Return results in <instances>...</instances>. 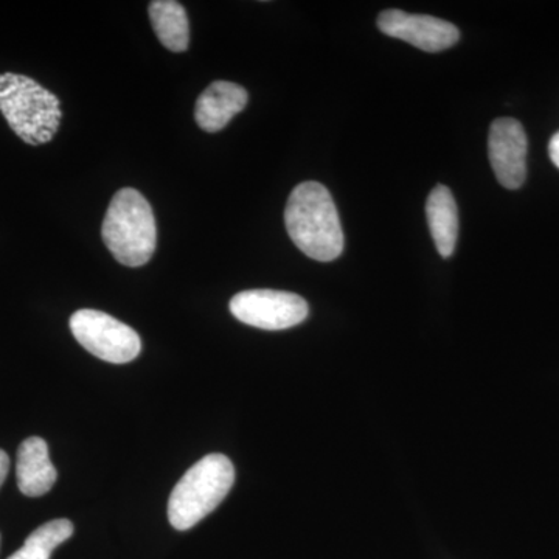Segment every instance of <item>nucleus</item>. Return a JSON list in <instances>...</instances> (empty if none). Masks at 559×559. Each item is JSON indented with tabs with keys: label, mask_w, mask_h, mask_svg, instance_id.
<instances>
[{
	"label": "nucleus",
	"mask_w": 559,
	"mask_h": 559,
	"mask_svg": "<svg viewBox=\"0 0 559 559\" xmlns=\"http://www.w3.org/2000/svg\"><path fill=\"white\" fill-rule=\"evenodd\" d=\"M488 154L500 186L509 190L520 189L527 176V135L520 121L510 117L492 121Z\"/></svg>",
	"instance_id": "nucleus-7"
},
{
	"label": "nucleus",
	"mask_w": 559,
	"mask_h": 559,
	"mask_svg": "<svg viewBox=\"0 0 559 559\" xmlns=\"http://www.w3.org/2000/svg\"><path fill=\"white\" fill-rule=\"evenodd\" d=\"M235 481L234 463L226 455L209 454L173 488L168 521L179 532L190 530L209 516L229 495Z\"/></svg>",
	"instance_id": "nucleus-3"
},
{
	"label": "nucleus",
	"mask_w": 559,
	"mask_h": 559,
	"mask_svg": "<svg viewBox=\"0 0 559 559\" xmlns=\"http://www.w3.org/2000/svg\"><path fill=\"white\" fill-rule=\"evenodd\" d=\"M378 27L384 35L406 40L425 51L450 49L460 38L459 28L451 22L401 10L382 11L378 16Z\"/></svg>",
	"instance_id": "nucleus-8"
},
{
	"label": "nucleus",
	"mask_w": 559,
	"mask_h": 559,
	"mask_svg": "<svg viewBox=\"0 0 559 559\" xmlns=\"http://www.w3.org/2000/svg\"><path fill=\"white\" fill-rule=\"evenodd\" d=\"M230 312L246 325L278 331L299 325L308 318L307 300L297 294L274 289L242 290L230 300Z\"/></svg>",
	"instance_id": "nucleus-6"
},
{
	"label": "nucleus",
	"mask_w": 559,
	"mask_h": 559,
	"mask_svg": "<svg viewBox=\"0 0 559 559\" xmlns=\"http://www.w3.org/2000/svg\"><path fill=\"white\" fill-rule=\"evenodd\" d=\"M285 224L290 240L310 259L333 261L341 257L345 240L340 213L322 183L308 180L293 190Z\"/></svg>",
	"instance_id": "nucleus-1"
},
{
	"label": "nucleus",
	"mask_w": 559,
	"mask_h": 559,
	"mask_svg": "<svg viewBox=\"0 0 559 559\" xmlns=\"http://www.w3.org/2000/svg\"><path fill=\"white\" fill-rule=\"evenodd\" d=\"M75 340L98 359L127 364L138 358L142 342L127 323L97 310H80L70 318Z\"/></svg>",
	"instance_id": "nucleus-5"
},
{
	"label": "nucleus",
	"mask_w": 559,
	"mask_h": 559,
	"mask_svg": "<svg viewBox=\"0 0 559 559\" xmlns=\"http://www.w3.org/2000/svg\"><path fill=\"white\" fill-rule=\"evenodd\" d=\"M249 94L240 84L215 81L198 98L194 117L202 130L218 132L248 106Z\"/></svg>",
	"instance_id": "nucleus-9"
},
{
	"label": "nucleus",
	"mask_w": 559,
	"mask_h": 559,
	"mask_svg": "<svg viewBox=\"0 0 559 559\" xmlns=\"http://www.w3.org/2000/svg\"><path fill=\"white\" fill-rule=\"evenodd\" d=\"M73 535V524L68 520H55L40 525L28 536L24 546L9 559H50L51 551Z\"/></svg>",
	"instance_id": "nucleus-13"
},
{
	"label": "nucleus",
	"mask_w": 559,
	"mask_h": 559,
	"mask_svg": "<svg viewBox=\"0 0 559 559\" xmlns=\"http://www.w3.org/2000/svg\"><path fill=\"white\" fill-rule=\"evenodd\" d=\"M549 154L551 162L559 168V131L550 139Z\"/></svg>",
	"instance_id": "nucleus-15"
},
{
	"label": "nucleus",
	"mask_w": 559,
	"mask_h": 559,
	"mask_svg": "<svg viewBox=\"0 0 559 559\" xmlns=\"http://www.w3.org/2000/svg\"><path fill=\"white\" fill-rule=\"evenodd\" d=\"M102 237L114 259L128 267L148 263L156 250L157 229L150 202L134 189L117 191L110 201Z\"/></svg>",
	"instance_id": "nucleus-2"
},
{
	"label": "nucleus",
	"mask_w": 559,
	"mask_h": 559,
	"mask_svg": "<svg viewBox=\"0 0 559 559\" xmlns=\"http://www.w3.org/2000/svg\"><path fill=\"white\" fill-rule=\"evenodd\" d=\"M426 216L432 240L443 259H450L459 240V209L447 186H437L426 202Z\"/></svg>",
	"instance_id": "nucleus-11"
},
{
	"label": "nucleus",
	"mask_w": 559,
	"mask_h": 559,
	"mask_svg": "<svg viewBox=\"0 0 559 559\" xmlns=\"http://www.w3.org/2000/svg\"><path fill=\"white\" fill-rule=\"evenodd\" d=\"M17 487L28 498H39L53 488L57 469L50 462L49 447L39 437H31L17 450Z\"/></svg>",
	"instance_id": "nucleus-10"
},
{
	"label": "nucleus",
	"mask_w": 559,
	"mask_h": 559,
	"mask_svg": "<svg viewBox=\"0 0 559 559\" xmlns=\"http://www.w3.org/2000/svg\"><path fill=\"white\" fill-rule=\"evenodd\" d=\"M0 112L28 145H44L61 124V103L35 80L17 73L0 75Z\"/></svg>",
	"instance_id": "nucleus-4"
},
{
	"label": "nucleus",
	"mask_w": 559,
	"mask_h": 559,
	"mask_svg": "<svg viewBox=\"0 0 559 559\" xmlns=\"http://www.w3.org/2000/svg\"><path fill=\"white\" fill-rule=\"evenodd\" d=\"M10 469V459L5 451L0 450V487L7 479Z\"/></svg>",
	"instance_id": "nucleus-14"
},
{
	"label": "nucleus",
	"mask_w": 559,
	"mask_h": 559,
	"mask_svg": "<svg viewBox=\"0 0 559 559\" xmlns=\"http://www.w3.org/2000/svg\"><path fill=\"white\" fill-rule=\"evenodd\" d=\"M150 17L157 38L168 50L189 49L190 27L186 9L176 0H154L150 3Z\"/></svg>",
	"instance_id": "nucleus-12"
}]
</instances>
